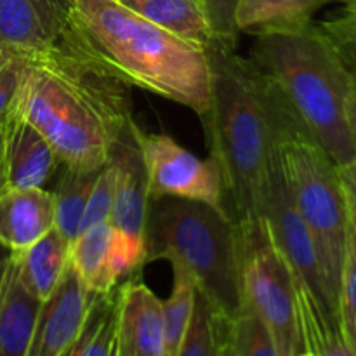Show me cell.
<instances>
[{
  "mask_svg": "<svg viewBox=\"0 0 356 356\" xmlns=\"http://www.w3.org/2000/svg\"><path fill=\"white\" fill-rule=\"evenodd\" d=\"M249 59L337 167L356 162L350 122L355 72L318 24L256 35Z\"/></svg>",
  "mask_w": 356,
  "mask_h": 356,
  "instance_id": "277c9868",
  "label": "cell"
},
{
  "mask_svg": "<svg viewBox=\"0 0 356 356\" xmlns=\"http://www.w3.org/2000/svg\"><path fill=\"white\" fill-rule=\"evenodd\" d=\"M332 0H240L236 28L250 35L305 28L313 23L316 10Z\"/></svg>",
  "mask_w": 356,
  "mask_h": 356,
  "instance_id": "44dd1931",
  "label": "cell"
},
{
  "mask_svg": "<svg viewBox=\"0 0 356 356\" xmlns=\"http://www.w3.org/2000/svg\"><path fill=\"white\" fill-rule=\"evenodd\" d=\"M132 132L145 163L149 200L181 198L229 214L221 169L211 156L198 159L169 136L149 134L138 125Z\"/></svg>",
  "mask_w": 356,
  "mask_h": 356,
  "instance_id": "ba28073f",
  "label": "cell"
},
{
  "mask_svg": "<svg viewBox=\"0 0 356 356\" xmlns=\"http://www.w3.org/2000/svg\"><path fill=\"white\" fill-rule=\"evenodd\" d=\"M169 33L207 49L214 42L202 0H118Z\"/></svg>",
  "mask_w": 356,
  "mask_h": 356,
  "instance_id": "ffe728a7",
  "label": "cell"
},
{
  "mask_svg": "<svg viewBox=\"0 0 356 356\" xmlns=\"http://www.w3.org/2000/svg\"><path fill=\"white\" fill-rule=\"evenodd\" d=\"M61 169V176L56 181L54 190L51 191L54 198V229H58L68 242H73L80 235V225L90 188L99 170L79 172L63 165Z\"/></svg>",
  "mask_w": 356,
  "mask_h": 356,
  "instance_id": "7402d4cb",
  "label": "cell"
},
{
  "mask_svg": "<svg viewBox=\"0 0 356 356\" xmlns=\"http://www.w3.org/2000/svg\"><path fill=\"white\" fill-rule=\"evenodd\" d=\"M7 125V124H6ZM6 125L0 127V193L9 188L7 184V134Z\"/></svg>",
  "mask_w": 356,
  "mask_h": 356,
  "instance_id": "d6a6232c",
  "label": "cell"
},
{
  "mask_svg": "<svg viewBox=\"0 0 356 356\" xmlns=\"http://www.w3.org/2000/svg\"><path fill=\"white\" fill-rule=\"evenodd\" d=\"M54 229V198L45 188H7L0 193V245L21 252Z\"/></svg>",
  "mask_w": 356,
  "mask_h": 356,
  "instance_id": "9a60e30c",
  "label": "cell"
},
{
  "mask_svg": "<svg viewBox=\"0 0 356 356\" xmlns=\"http://www.w3.org/2000/svg\"><path fill=\"white\" fill-rule=\"evenodd\" d=\"M160 259L186 271L212 308L232 322L242 306L232 216L200 202L169 197L149 200L145 264Z\"/></svg>",
  "mask_w": 356,
  "mask_h": 356,
  "instance_id": "5b68a950",
  "label": "cell"
},
{
  "mask_svg": "<svg viewBox=\"0 0 356 356\" xmlns=\"http://www.w3.org/2000/svg\"><path fill=\"white\" fill-rule=\"evenodd\" d=\"M134 125L115 145L110 162L115 165V198L110 225L129 242L145 249L149 195L145 163L134 139Z\"/></svg>",
  "mask_w": 356,
  "mask_h": 356,
  "instance_id": "4fadbf2b",
  "label": "cell"
},
{
  "mask_svg": "<svg viewBox=\"0 0 356 356\" xmlns=\"http://www.w3.org/2000/svg\"><path fill=\"white\" fill-rule=\"evenodd\" d=\"M96 294L89 291L72 264L51 298L42 302L26 356H63L82 330Z\"/></svg>",
  "mask_w": 356,
  "mask_h": 356,
  "instance_id": "7c38bea8",
  "label": "cell"
},
{
  "mask_svg": "<svg viewBox=\"0 0 356 356\" xmlns=\"http://www.w3.org/2000/svg\"><path fill=\"white\" fill-rule=\"evenodd\" d=\"M240 0H202L214 42L235 47L238 28H236V7Z\"/></svg>",
  "mask_w": 356,
  "mask_h": 356,
  "instance_id": "4dcf8cb0",
  "label": "cell"
},
{
  "mask_svg": "<svg viewBox=\"0 0 356 356\" xmlns=\"http://www.w3.org/2000/svg\"><path fill=\"white\" fill-rule=\"evenodd\" d=\"M26 59L10 56L6 65L0 66V127L6 125L16 113L17 101L26 76Z\"/></svg>",
  "mask_w": 356,
  "mask_h": 356,
  "instance_id": "f1b7e54d",
  "label": "cell"
},
{
  "mask_svg": "<svg viewBox=\"0 0 356 356\" xmlns=\"http://www.w3.org/2000/svg\"><path fill=\"white\" fill-rule=\"evenodd\" d=\"M332 2L344 3V7H355L356 6V0H332Z\"/></svg>",
  "mask_w": 356,
  "mask_h": 356,
  "instance_id": "8d00e7d4",
  "label": "cell"
},
{
  "mask_svg": "<svg viewBox=\"0 0 356 356\" xmlns=\"http://www.w3.org/2000/svg\"><path fill=\"white\" fill-rule=\"evenodd\" d=\"M117 343V299L96 296L82 330L63 356H113Z\"/></svg>",
  "mask_w": 356,
  "mask_h": 356,
  "instance_id": "cb8c5ba5",
  "label": "cell"
},
{
  "mask_svg": "<svg viewBox=\"0 0 356 356\" xmlns=\"http://www.w3.org/2000/svg\"><path fill=\"white\" fill-rule=\"evenodd\" d=\"M294 278L296 309L302 351L312 356H356L332 312L308 285Z\"/></svg>",
  "mask_w": 356,
  "mask_h": 356,
  "instance_id": "ac0fdd59",
  "label": "cell"
},
{
  "mask_svg": "<svg viewBox=\"0 0 356 356\" xmlns=\"http://www.w3.org/2000/svg\"><path fill=\"white\" fill-rule=\"evenodd\" d=\"M221 356H233V355H232V350H229V339H228V343H226V346L222 348Z\"/></svg>",
  "mask_w": 356,
  "mask_h": 356,
  "instance_id": "74e56055",
  "label": "cell"
},
{
  "mask_svg": "<svg viewBox=\"0 0 356 356\" xmlns=\"http://www.w3.org/2000/svg\"><path fill=\"white\" fill-rule=\"evenodd\" d=\"M240 296L270 330L278 356L302 353L294 278L266 222L236 226Z\"/></svg>",
  "mask_w": 356,
  "mask_h": 356,
  "instance_id": "52a82bcc",
  "label": "cell"
},
{
  "mask_svg": "<svg viewBox=\"0 0 356 356\" xmlns=\"http://www.w3.org/2000/svg\"><path fill=\"white\" fill-rule=\"evenodd\" d=\"M9 58H10V56L7 54L6 51H2V49H0V66L6 65V61H7V59H9Z\"/></svg>",
  "mask_w": 356,
  "mask_h": 356,
  "instance_id": "d590c367",
  "label": "cell"
},
{
  "mask_svg": "<svg viewBox=\"0 0 356 356\" xmlns=\"http://www.w3.org/2000/svg\"><path fill=\"white\" fill-rule=\"evenodd\" d=\"M318 26L339 49L350 68L356 72V6L344 7L339 14L322 21Z\"/></svg>",
  "mask_w": 356,
  "mask_h": 356,
  "instance_id": "f546056e",
  "label": "cell"
},
{
  "mask_svg": "<svg viewBox=\"0 0 356 356\" xmlns=\"http://www.w3.org/2000/svg\"><path fill=\"white\" fill-rule=\"evenodd\" d=\"M278 152L292 200L315 243L327 299L337 313L341 268L350 232L339 167L306 134L298 120H291L284 127Z\"/></svg>",
  "mask_w": 356,
  "mask_h": 356,
  "instance_id": "8992f818",
  "label": "cell"
},
{
  "mask_svg": "<svg viewBox=\"0 0 356 356\" xmlns=\"http://www.w3.org/2000/svg\"><path fill=\"white\" fill-rule=\"evenodd\" d=\"M339 176L341 181H343L344 195H346L350 225L356 236V162L346 167H339Z\"/></svg>",
  "mask_w": 356,
  "mask_h": 356,
  "instance_id": "1f68e13d",
  "label": "cell"
},
{
  "mask_svg": "<svg viewBox=\"0 0 356 356\" xmlns=\"http://www.w3.org/2000/svg\"><path fill=\"white\" fill-rule=\"evenodd\" d=\"M296 356H312V355L306 353V351H302V353H299V355H296Z\"/></svg>",
  "mask_w": 356,
  "mask_h": 356,
  "instance_id": "f35d334b",
  "label": "cell"
},
{
  "mask_svg": "<svg viewBox=\"0 0 356 356\" xmlns=\"http://www.w3.org/2000/svg\"><path fill=\"white\" fill-rule=\"evenodd\" d=\"M70 264L92 294L108 296L141 271L145 249L129 242L110 222H101L73 240Z\"/></svg>",
  "mask_w": 356,
  "mask_h": 356,
  "instance_id": "30bf717a",
  "label": "cell"
},
{
  "mask_svg": "<svg viewBox=\"0 0 356 356\" xmlns=\"http://www.w3.org/2000/svg\"><path fill=\"white\" fill-rule=\"evenodd\" d=\"M115 198V165L108 162L103 169L97 172L90 188L89 200H87L86 212H83L80 233L89 229L101 222H110L111 209H113Z\"/></svg>",
  "mask_w": 356,
  "mask_h": 356,
  "instance_id": "83f0119b",
  "label": "cell"
},
{
  "mask_svg": "<svg viewBox=\"0 0 356 356\" xmlns=\"http://www.w3.org/2000/svg\"><path fill=\"white\" fill-rule=\"evenodd\" d=\"M350 122H351V134H353L355 153H356V72H355V89H353V97H351V106H350Z\"/></svg>",
  "mask_w": 356,
  "mask_h": 356,
  "instance_id": "836d02e7",
  "label": "cell"
},
{
  "mask_svg": "<svg viewBox=\"0 0 356 356\" xmlns=\"http://www.w3.org/2000/svg\"><path fill=\"white\" fill-rule=\"evenodd\" d=\"M113 356H118V353H117V348H115V353H113Z\"/></svg>",
  "mask_w": 356,
  "mask_h": 356,
  "instance_id": "ab89813d",
  "label": "cell"
},
{
  "mask_svg": "<svg viewBox=\"0 0 356 356\" xmlns=\"http://www.w3.org/2000/svg\"><path fill=\"white\" fill-rule=\"evenodd\" d=\"M263 219L270 229L275 245L282 252L287 266L291 268L292 277L305 282L330 308L325 287H323L322 273H320L318 259H316L315 243H313L312 235L292 200L291 190L285 181L278 146L275 149L270 172H268Z\"/></svg>",
  "mask_w": 356,
  "mask_h": 356,
  "instance_id": "9c48e42d",
  "label": "cell"
},
{
  "mask_svg": "<svg viewBox=\"0 0 356 356\" xmlns=\"http://www.w3.org/2000/svg\"><path fill=\"white\" fill-rule=\"evenodd\" d=\"M9 188H44L61 167L47 139L14 113L6 125Z\"/></svg>",
  "mask_w": 356,
  "mask_h": 356,
  "instance_id": "2e32d148",
  "label": "cell"
},
{
  "mask_svg": "<svg viewBox=\"0 0 356 356\" xmlns=\"http://www.w3.org/2000/svg\"><path fill=\"white\" fill-rule=\"evenodd\" d=\"M9 259H10V252L6 249V247L0 245V291H2L3 277H6V270H7V264H9Z\"/></svg>",
  "mask_w": 356,
  "mask_h": 356,
  "instance_id": "e575fe53",
  "label": "cell"
},
{
  "mask_svg": "<svg viewBox=\"0 0 356 356\" xmlns=\"http://www.w3.org/2000/svg\"><path fill=\"white\" fill-rule=\"evenodd\" d=\"M70 250L72 242L58 229H51L28 249L13 252L21 282L40 302L47 301L61 284L70 266Z\"/></svg>",
  "mask_w": 356,
  "mask_h": 356,
  "instance_id": "d6986e66",
  "label": "cell"
},
{
  "mask_svg": "<svg viewBox=\"0 0 356 356\" xmlns=\"http://www.w3.org/2000/svg\"><path fill=\"white\" fill-rule=\"evenodd\" d=\"M118 356H167L162 301L139 278L132 277L117 289Z\"/></svg>",
  "mask_w": 356,
  "mask_h": 356,
  "instance_id": "5bb4252c",
  "label": "cell"
},
{
  "mask_svg": "<svg viewBox=\"0 0 356 356\" xmlns=\"http://www.w3.org/2000/svg\"><path fill=\"white\" fill-rule=\"evenodd\" d=\"M337 318H339L341 329H343L348 343L356 351V236L351 229V225L350 232H348L343 268H341Z\"/></svg>",
  "mask_w": 356,
  "mask_h": 356,
  "instance_id": "4316f807",
  "label": "cell"
},
{
  "mask_svg": "<svg viewBox=\"0 0 356 356\" xmlns=\"http://www.w3.org/2000/svg\"><path fill=\"white\" fill-rule=\"evenodd\" d=\"M211 103L202 115L236 226L259 225L268 172L282 131L296 120L277 90L235 47L212 42Z\"/></svg>",
  "mask_w": 356,
  "mask_h": 356,
  "instance_id": "7a4b0ae2",
  "label": "cell"
},
{
  "mask_svg": "<svg viewBox=\"0 0 356 356\" xmlns=\"http://www.w3.org/2000/svg\"><path fill=\"white\" fill-rule=\"evenodd\" d=\"M68 40L129 87L193 110L211 103L207 49L149 23L118 0H73Z\"/></svg>",
  "mask_w": 356,
  "mask_h": 356,
  "instance_id": "3957f363",
  "label": "cell"
},
{
  "mask_svg": "<svg viewBox=\"0 0 356 356\" xmlns=\"http://www.w3.org/2000/svg\"><path fill=\"white\" fill-rule=\"evenodd\" d=\"M229 350L233 356H278L270 330L243 302L229 322Z\"/></svg>",
  "mask_w": 356,
  "mask_h": 356,
  "instance_id": "484cf974",
  "label": "cell"
},
{
  "mask_svg": "<svg viewBox=\"0 0 356 356\" xmlns=\"http://www.w3.org/2000/svg\"><path fill=\"white\" fill-rule=\"evenodd\" d=\"M174 282L170 296L162 301V322L163 336H165L167 356H177L179 348L186 336L190 325L191 313L197 296V285L190 275L181 268H172Z\"/></svg>",
  "mask_w": 356,
  "mask_h": 356,
  "instance_id": "d4e9b609",
  "label": "cell"
},
{
  "mask_svg": "<svg viewBox=\"0 0 356 356\" xmlns=\"http://www.w3.org/2000/svg\"><path fill=\"white\" fill-rule=\"evenodd\" d=\"M228 339L229 320L197 291L190 325L177 356H221Z\"/></svg>",
  "mask_w": 356,
  "mask_h": 356,
  "instance_id": "603a6c76",
  "label": "cell"
},
{
  "mask_svg": "<svg viewBox=\"0 0 356 356\" xmlns=\"http://www.w3.org/2000/svg\"><path fill=\"white\" fill-rule=\"evenodd\" d=\"M73 0H0V49L30 59L58 45L68 31Z\"/></svg>",
  "mask_w": 356,
  "mask_h": 356,
  "instance_id": "8fae6325",
  "label": "cell"
},
{
  "mask_svg": "<svg viewBox=\"0 0 356 356\" xmlns=\"http://www.w3.org/2000/svg\"><path fill=\"white\" fill-rule=\"evenodd\" d=\"M40 306L21 282L10 252L0 291V356H26Z\"/></svg>",
  "mask_w": 356,
  "mask_h": 356,
  "instance_id": "e0dca14e",
  "label": "cell"
},
{
  "mask_svg": "<svg viewBox=\"0 0 356 356\" xmlns=\"http://www.w3.org/2000/svg\"><path fill=\"white\" fill-rule=\"evenodd\" d=\"M26 63L16 115L47 139L63 167L103 169L134 124L131 87L80 52L66 35Z\"/></svg>",
  "mask_w": 356,
  "mask_h": 356,
  "instance_id": "6da1fadb",
  "label": "cell"
}]
</instances>
